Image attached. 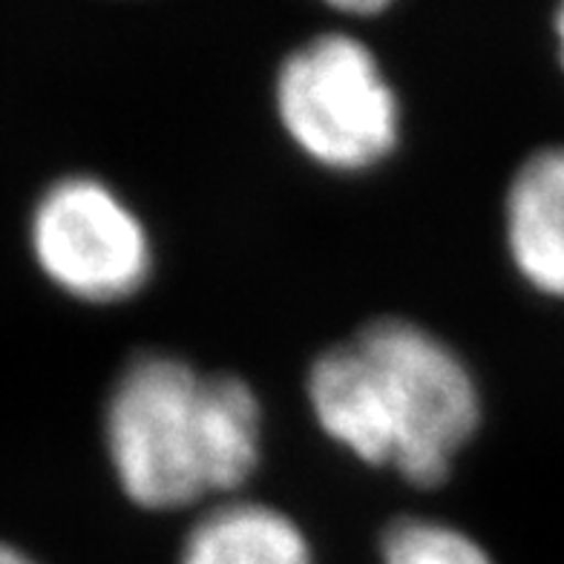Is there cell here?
<instances>
[{"instance_id":"30bf717a","label":"cell","mask_w":564,"mask_h":564,"mask_svg":"<svg viewBox=\"0 0 564 564\" xmlns=\"http://www.w3.org/2000/svg\"><path fill=\"white\" fill-rule=\"evenodd\" d=\"M553 37H556L558 64H562V69H564V7H558L556 15H553Z\"/></svg>"},{"instance_id":"ba28073f","label":"cell","mask_w":564,"mask_h":564,"mask_svg":"<svg viewBox=\"0 0 564 564\" xmlns=\"http://www.w3.org/2000/svg\"><path fill=\"white\" fill-rule=\"evenodd\" d=\"M337 15L346 18H378L387 12V3L383 0H343V3H335L332 7Z\"/></svg>"},{"instance_id":"7a4b0ae2","label":"cell","mask_w":564,"mask_h":564,"mask_svg":"<svg viewBox=\"0 0 564 564\" xmlns=\"http://www.w3.org/2000/svg\"><path fill=\"white\" fill-rule=\"evenodd\" d=\"M101 426L121 496L148 512L242 496L265 453L257 389L234 371H202L162 349L121 366Z\"/></svg>"},{"instance_id":"8992f818","label":"cell","mask_w":564,"mask_h":564,"mask_svg":"<svg viewBox=\"0 0 564 564\" xmlns=\"http://www.w3.org/2000/svg\"><path fill=\"white\" fill-rule=\"evenodd\" d=\"M178 564H317V556L289 510L234 496L199 512L182 539Z\"/></svg>"},{"instance_id":"5b68a950","label":"cell","mask_w":564,"mask_h":564,"mask_svg":"<svg viewBox=\"0 0 564 564\" xmlns=\"http://www.w3.org/2000/svg\"><path fill=\"white\" fill-rule=\"evenodd\" d=\"M501 237L516 276L539 297L564 300V144L533 150L512 171Z\"/></svg>"},{"instance_id":"52a82bcc","label":"cell","mask_w":564,"mask_h":564,"mask_svg":"<svg viewBox=\"0 0 564 564\" xmlns=\"http://www.w3.org/2000/svg\"><path fill=\"white\" fill-rule=\"evenodd\" d=\"M378 564H496V558L481 539L453 521L398 516L380 533Z\"/></svg>"},{"instance_id":"277c9868","label":"cell","mask_w":564,"mask_h":564,"mask_svg":"<svg viewBox=\"0 0 564 564\" xmlns=\"http://www.w3.org/2000/svg\"><path fill=\"white\" fill-rule=\"evenodd\" d=\"M30 251L41 274L69 300L119 305L156 274V242L144 216L93 173H67L37 196Z\"/></svg>"},{"instance_id":"3957f363","label":"cell","mask_w":564,"mask_h":564,"mask_svg":"<svg viewBox=\"0 0 564 564\" xmlns=\"http://www.w3.org/2000/svg\"><path fill=\"white\" fill-rule=\"evenodd\" d=\"M274 116L300 156L335 176H364L398 153L403 101L364 37L328 30L305 37L274 75Z\"/></svg>"},{"instance_id":"6da1fadb","label":"cell","mask_w":564,"mask_h":564,"mask_svg":"<svg viewBox=\"0 0 564 564\" xmlns=\"http://www.w3.org/2000/svg\"><path fill=\"white\" fill-rule=\"evenodd\" d=\"M305 403L332 444L409 487L435 490L476 441L484 392L467 357L435 328L383 314L317 351Z\"/></svg>"},{"instance_id":"9c48e42d","label":"cell","mask_w":564,"mask_h":564,"mask_svg":"<svg viewBox=\"0 0 564 564\" xmlns=\"http://www.w3.org/2000/svg\"><path fill=\"white\" fill-rule=\"evenodd\" d=\"M0 564H41L35 556H30L26 550L15 547V544L0 542Z\"/></svg>"}]
</instances>
